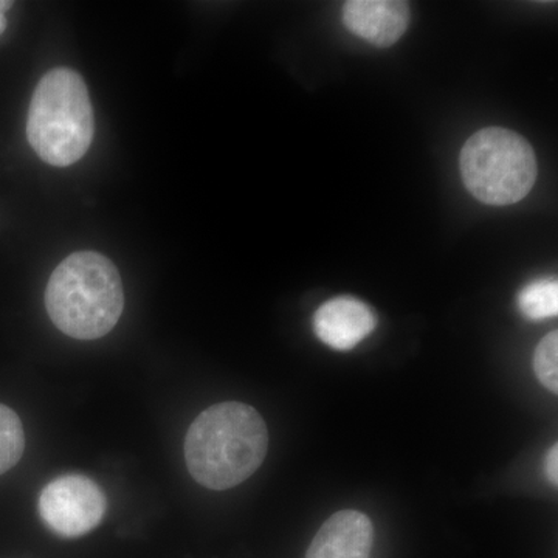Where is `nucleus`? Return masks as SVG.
Here are the masks:
<instances>
[{
  "label": "nucleus",
  "instance_id": "f8f14e48",
  "mask_svg": "<svg viewBox=\"0 0 558 558\" xmlns=\"http://www.w3.org/2000/svg\"><path fill=\"white\" fill-rule=\"evenodd\" d=\"M546 475H548V480L550 484L557 486L558 483V446L553 447L548 451V457H546Z\"/></svg>",
  "mask_w": 558,
  "mask_h": 558
},
{
  "label": "nucleus",
  "instance_id": "ddd939ff",
  "mask_svg": "<svg viewBox=\"0 0 558 558\" xmlns=\"http://www.w3.org/2000/svg\"><path fill=\"white\" fill-rule=\"evenodd\" d=\"M11 5H13V3L3 2V0H0V35H2L3 31H5V27H7L5 11L9 10Z\"/></svg>",
  "mask_w": 558,
  "mask_h": 558
},
{
  "label": "nucleus",
  "instance_id": "9d476101",
  "mask_svg": "<svg viewBox=\"0 0 558 558\" xmlns=\"http://www.w3.org/2000/svg\"><path fill=\"white\" fill-rule=\"evenodd\" d=\"M25 450V433L20 416L0 403V475L21 461Z\"/></svg>",
  "mask_w": 558,
  "mask_h": 558
},
{
  "label": "nucleus",
  "instance_id": "39448f33",
  "mask_svg": "<svg viewBox=\"0 0 558 558\" xmlns=\"http://www.w3.org/2000/svg\"><path fill=\"white\" fill-rule=\"evenodd\" d=\"M105 492L94 480L65 475L51 481L39 495V515L50 531L64 538L83 537L105 519Z\"/></svg>",
  "mask_w": 558,
  "mask_h": 558
},
{
  "label": "nucleus",
  "instance_id": "423d86ee",
  "mask_svg": "<svg viewBox=\"0 0 558 558\" xmlns=\"http://www.w3.org/2000/svg\"><path fill=\"white\" fill-rule=\"evenodd\" d=\"M341 20L349 32L385 49L405 35L410 5L400 0H349L341 10Z\"/></svg>",
  "mask_w": 558,
  "mask_h": 558
},
{
  "label": "nucleus",
  "instance_id": "f03ea898",
  "mask_svg": "<svg viewBox=\"0 0 558 558\" xmlns=\"http://www.w3.org/2000/svg\"><path fill=\"white\" fill-rule=\"evenodd\" d=\"M46 307L65 336L97 340L116 328L124 310L123 282L112 260L95 252L73 253L51 274Z\"/></svg>",
  "mask_w": 558,
  "mask_h": 558
},
{
  "label": "nucleus",
  "instance_id": "9b49d317",
  "mask_svg": "<svg viewBox=\"0 0 558 558\" xmlns=\"http://www.w3.org/2000/svg\"><path fill=\"white\" fill-rule=\"evenodd\" d=\"M558 333L549 332L539 341L534 355V369L543 387L557 395L558 391Z\"/></svg>",
  "mask_w": 558,
  "mask_h": 558
},
{
  "label": "nucleus",
  "instance_id": "1a4fd4ad",
  "mask_svg": "<svg viewBox=\"0 0 558 558\" xmlns=\"http://www.w3.org/2000/svg\"><path fill=\"white\" fill-rule=\"evenodd\" d=\"M521 314L532 322L557 317L558 282L556 278L537 279L521 290L517 299Z\"/></svg>",
  "mask_w": 558,
  "mask_h": 558
},
{
  "label": "nucleus",
  "instance_id": "f257e3e1",
  "mask_svg": "<svg viewBox=\"0 0 558 558\" xmlns=\"http://www.w3.org/2000/svg\"><path fill=\"white\" fill-rule=\"evenodd\" d=\"M267 449L266 422L241 402L209 407L191 424L185 439L191 476L211 490L240 486L260 468Z\"/></svg>",
  "mask_w": 558,
  "mask_h": 558
},
{
  "label": "nucleus",
  "instance_id": "4468645a",
  "mask_svg": "<svg viewBox=\"0 0 558 558\" xmlns=\"http://www.w3.org/2000/svg\"><path fill=\"white\" fill-rule=\"evenodd\" d=\"M365 558H371V557H365Z\"/></svg>",
  "mask_w": 558,
  "mask_h": 558
},
{
  "label": "nucleus",
  "instance_id": "0eeeda50",
  "mask_svg": "<svg viewBox=\"0 0 558 558\" xmlns=\"http://www.w3.org/2000/svg\"><path fill=\"white\" fill-rule=\"evenodd\" d=\"M376 328L377 318L368 304L352 296L330 300L315 312V333L337 351L354 349Z\"/></svg>",
  "mask_w": 558,
  "mask_h": 558
},
{
  "label": "nucleus",
  "instance_id": "7ed1b4c3",
  "mask_svg": "<svg viewBox=\"0 0 558 558\" xmlns=\"http://www.w3.org/2000/svg\"><path fill=\"white\" fill-rule=\"evenodd\" d=\"M94 130L89 90L80 73L50 70L36 86L28 110L32 148L46 163L70 167L89 150Z\"/></svg>",
  "mask_w": 558,
  "mask_h": 558
},
{
  "label": "nucleus",
  "instance_id": "6e6552de",
  "mask_svg": "<svg viewBox=\"0 0 558 558\" xmlns=\"http://www.w3.org/2000/svg\"><path fill=\"white\" fill-rule=\"evenodd\" d=\"M374 545L373 521L357 510H341L325 521L306 558H365Z\"/></svg>",
  "mask_w": 558,
  "mask_h": 558
},
{
  "label": "nucleus",
  "instance_id": "20e7f679",
  "mask_svg": "<svg viewBox=\"0 0 558 558\" xmlns=\"http://www.w3.org/2000/svg\"><path fill=\"white\" fill-rule=\"evenodd\" d=\"M459 165L465 189L494 207L523 201L537 182L534 149L526 138L502 128L475 132L462 146Z\"/></svg>",
  "mask_w": 558,
  "mask_h": 558
}]
</instances>
